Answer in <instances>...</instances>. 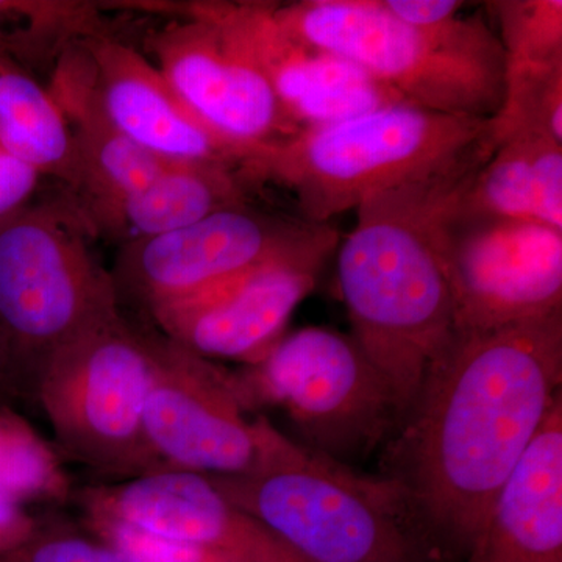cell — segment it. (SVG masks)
Listing matches in <instances>:
<instances>
[{"label":"cell","instance_id":"1","mask_svg":"<svg viewBox=\"0 0 562 562\" xmlns=\"http://www.w3.org/2000/svg\"><path fill=\"white\" fill-rule=\"evenodd\" d=\"M562 312L454 333L403 417L390 482L428 538L471 554L514 465L561 395Z\"/></svg>","mask_w":562,"mask_h":562},{"label":"cell","instance_id":"2","mask_svg":"<svg viewBox=\"0 0 562 562\" xmlns=\"http://www.w3.org/2000/svg\"><path fill=\"white\" fill-rule=\"evenodd\" d=\"M491 151L486 147L449 171L373 195L355 210L357 225L339 241L338 281L351 338L390 387L401 424L454 335L436 213L446 192Z\"/></svg>","mask_w":562,"mask_h":562},{"label":"cell","instance_id":"3","mask_svg":"<svg viewBox=\"0 0 562 562\" xmlns=\"http://www.w3.org/2000/svg\"><path fill=\"white\" fill-rule=\"evenodd\" d=\"M492 143L491 120L397 102L303 128L255 154L239 176L247 187L279 184L294 195L303 221L330 224L373 195L449 171Z\"/></svg>","mask_w":562,"mask_h":562},{"label":"cell","instance_id":"4","mask_svg":"<svg viewBox=\"0 0 562 562\" xmlns=\"http://www.w3.org/2000/svg\"><path fill=\"white\" fill-rule=\"evenodd\" d=\"M276 14L299 40L353 63L420 109L475 120L501 110L506 55L482 14L430 29L405 24L380 0H301L279 3Z\"/></svg>","mask_w":562,"mask_h":562},{"label":"cell","instance_id":"5","mask_svg":"<svg viewBox=\"0 0 562 562\" xmlns=\"http://www.w3.org/2000/svg\"><path fill=\"white\" fill-rule=\"evenodd\" d=\"M205 476L306 562L432 561L397 484L361 479L291 439L255 475Z\"/></svg>","mask_w":562,"mask_h":562},{"label":"cell","instance_id":"6","mask_svg":"<svg viewBox=\"0 0 562 562\" xmlns=\"http://www.w3.org/2000/svg\"><path fill=\"white\" fill-rule=\"evenodd\" d=\"M95 236L74 198L27 203L0 221V335L24 397L58 350L122 312Z\"/></svg>","mask_w":562,"mask_h":562},{"label":"cell","instance_id":"7","mask_svg":"<svg viewBox=\"0 0 562 562\" xmlns=\"http://www.w3.org/2000/svg\"><path fill=\"white\" fill-rule=\"evenodd\" d=\"M160 331L124 313L58 350L41 369L33 398L61 457L103 475L161 471L144 430Z\"/></svg>","mask_w":562,"mask_h":562},{"label":"cell","instance_id":"8","mask_svg":"<svg viewBox=\"0 0 562 562\" xmlns=\"http://www.w3.org/2000/svg\"><path fill=\"white\" fill-rule=\"evenodd\" d=\"M232 373L250 412L283 409L327 458L369 449L401 425L382 375L351 335L330 328L286 333L260 361Z\"/></svg>","mask_w":562,"mask_h":562},{"label":"cell","instance_id":"9","mask_svg":"<svg viewBox=\"0 0 562 562\" xmlns=\"http://www.w3.org/2000/svg\"><path fill=\"white\" fill-rule=\"evenodd\" d=\"M249 412L232 372L160 331L144 430L162 468L209 476H247L271 468L290 438L266 417L249 419Z\"/></svg>","mask_w":562,"mask_h":562},{"label":"cell","instance_id":"10","mask_svg":"<svg viewBox=\"0 0 562 562\" xmlns=\"http://www.w3.org/2000/svg\"><path fill=\"white\" fill-rule=\"evenodd\" d=\"M452 188L439 203L436 236L452 288L454 333L497 330L562 312V231L457 213L447 205Z\"/></svg>","mask_w":562,"mask_h":562},{"label":"cell","instance_id":"11","mask_svg":"<svg viewBox=\"0 0 562 562\" xmlns=\"http://www.w3.org/2000/svg\"><path fill=\"white\" fill-rule=\"evenodd\" d=\"M146 47L181 102L243 165L301 132L236 35L224 2L191 3L181 21L150 33Z\"/></svg>","mask_w":562,"mask_h":562},{"label":"cell","instance_id":"12","mask_svg":"<svg viewBox=\"0 0 562 562\" xmlns=\"http://www.w3.org/2000/svg\"><path fill=\"white\" fill-rule=\"evenodd\" d=\"M341 236L321 224L299 246L181 301L147 319L166 338L209 361L255 364L286 335L288 322L316 288Z\"/></svg>","mask_w":562,"mask_h":562},{"label":"cell","instance_id":"13","mask_svg":"<svg viewBox=\"0 0 562 562\" xmlns=\"http://www.w3.org/2000/svg\"><path fill=\"white\" fill-rule=\"evenodd\" d=\"M321 224L277 216L249 202L227 206L180 231L121 246L111 277L121 308L149 314L279 257Z\"/></svg>","mask_w":562,"mask_h":562},{"label":"cell","instance_id":"14","mask_svg":"<svg viewBox=\"0 0 562 562\" xmlns=\"http://www.w3.org/2000/svg\"><path fill=\"white\" fill-rule=\"evenodd\" d=\"M80 505L83 513L102 514L233 562H306L201 473L161 469L120 484L85 487Z\"/></svg>","mask_w":562,"mask_h":562},{"label":"cell","instance_id":"15","mask_svg":"<svg viewBox=\"0 0 562 562\" xmlns=\"http://www.w3.org/2000/svg\"><path fill=\"white\" fill-rule=\"evenodd\" d=\"M277 5L224 2V10L284 113L301 131L405 102L353 63L288 32L277 20Z\"/></svg>","mask_w":562,"mask_h":562},{"label":"cell","instance_id":"16","mask_svg":"<svg viewBox=\"0 0 562 562\" xmlns=\"http://www.w3.org/2000/svg\"><path fill=\"white\" fill-rule=\"evenodd\" d=\"M81 44L99 106L122 135L166 161L241 169V155L191 113L135 47L101 33Z\"/></svg>","mask_w":562,"mask_h":562},{"label":"cell","instance_id":"17","mask_svg":"<svg viewBox=\"0 0 562 562\" xmlns=\"http://www.w3.org/2000/svg\"><path fill=\"white\" fill-rule=\"evenodd\" d=\"M475 562H562V398L498 491Z\"/></svg>","mask_w":562,"mask_h":562},{"label":"cell","instance_id":"18","mask_svg":"<svg viewBox=\"0 0 562 562\" xmlns=\"http://www.w3.org/2000/svg\"><path fill=\"white\" fill-rule=\"evenodd\" d=\"M49 90L69 122L80 161V206L114 202L149 184L173 162L144 150L113 127L92 87L90 57L81 41L70 44Z\"/></svg>","mask_w":562,"mask_h":562},{"label":"cell","instance_id":"19","mask_svg":"<svg viewBox=\"0 0 562 562\" xmlns=\"http://www.w3.org/2000/svg\"><path fill=\"white\" fill-rule=\"evenodd\" d=\"M494 140L490 157L449 192V209L562 231V144L531 133Z\"/></svg>","mask_w":562,"mask_h":562},{"label":"cell","instance_id":"20","mask_svg":"<svg viewBox=\"0 0 562 562\" xmlns=\"http://www.w3.org/2000/svg\"><path fill=\"white\" fill-rule=\"evenodd\" d=\"M239 171L225 166L173 162L140 190L114 202L81 206L99 235L124 244L195 224L214 211L249 202Z\"/></svg>","mask_w":562,"mask_h":562},{"label":"cell","instance_id":"21","mask_svg":"<svg viewBox=\"0 0 562 562\" xmlns=\"http://www.w3.org/2000/svg\"><path fill=\"white\" fill-rule=\"evenodd\" d=\"M0 147L79 192V154L65 113L47 88L7 60L0 63Z\"/></svg>","mask_w":562,"mask_h":562},{"label":"cell","instance_id":"22","mask_svg":"<svg viewBox=\"0 0 562 562\" xmlns=\"http://www.w3.org/2000/svg\"><path fill=\"white\" fill-rule=\"evenodd\" d=\"M58 452L20 416L0 406V497L25 506L68 495Z\"/></svg>","mask_w":562,"mask_h":562},{"label":"cell","instance_id":"23","mask_svg":"<svg viewBox=\"0 0 562 562\" xmlns=\"http://www.w3.org/2000/svg\"><path fill=\"white\" fill-rule=\"evenodd\" d=\"M491 124L494 138L531 133L562 144V61L506 63L502 105Z\"/></svg>","mask_w":562,"mask_h":562},{"label":"cell","instance_id":"24","mask_svg":"<svg viewBox=\"0 0 562 562\" xmlns=\"http://www.w3.org/2000/svg\"><path fill=\"white\" fill-rule=\"evenodd\" d=\"M484 5L497 22L506 63L562 61V0H495Z\"/></svg>","mask_w":562,"mask_h":562},{"label":"cell","instance_id":"25","mask_svg":"<svg viewBox=\"0 0 562 562\" xmlns=\"http://www.w3.org/2000/svg\"><path fill=\"white\" fill-rule=\"evenodd\" d=\"M83 514L90 535L127 562H233L201 547L149 535L102 514Z\"/></svg>","mask_w":562,"mask_h":562},{"label":"cell","instance_id":"26","mask_svg":"<svg viewBox=\"0 0 562 562\" xmlns=\"http://www.w3.org/2000/svg\"><path fill=\"white\" fill-rule=\"evenodd\" d=\"M0 562H127L94 536L43 528L18 546L0 552Z\"/></svg>","mask_w":562,"mask_h":562},{"label":"cell","instance_id":"27","mask_svg":"<svg viewBox=\"0 0 562 562\" xmlns=\"http://www.w3.org/2000/svg\"><path fill=\"white\" fill-rule=\"evenodd\" d=\"M41 176L0 147V221L31 202Z\"/></svg>","mask_w":562,"mask_h":562},{"label":"cell","instance_id":"28","mask_svg":"<svg viewBox=\"0 0 562 562\" xmlns=\"http://www.w3.org/2000/svg\"><path fill=\"white\" fill-rule=\"evenodd\" d=\"M384 10L413 27L430 29L460 16L468 3L460 0H380Z\"/></svg>","mask_w":562,"mask_h":562},{"label":"cell","instance_id":"29","mask_svg":"<svg viewBox=\"0 0 562 562\" xmlns=\"http://www.w3.org/2000/svg\"><path fill=\"white\" fill-rule=\"evenodd\" d=\"M40 525L25 506L0 497V552L31 538Z\"/></svg>","mask_w":562,"mask_h":562},{"label":"cell","instance_id":"30","mask_svg":"<svg viewBox=\"0 0 562 562\" xmlns=\"http://www.w3.org/2000/svg\"><path fill=\"white\" fill-rule=\"evenodd\" d=\"M18 395H21V391L16 372H14L9 347L0 335V406H3L5 398L18 397Z\"/></svg>","mask_w":562,"mask_h":562},{"label":"cell","instance_id":"31","mask_svg":"<svg viewBox=\"0 0 562 562\" xmlns=\"http://www.w3.org/2000/svg\"><path fill=\"white\" fill-rule=\"evenodd\" d=\"M2 60H3V58H2V57H0V63H2Z\"/></svg>","mask_w":562,"mask_h":562},{"label":"cell","instance_id":"32","mask_svg":"<svg viewBox=\"0 0 562 562\" xmlns=\"http://www.w3.org/2000/svg\"><path fill=\"white\" fill-rule=\"evenodd\" d=\"M472 562H475V561H472Z\"/></svg>","mask_w":562,"mask_h":562}]
</instances>
